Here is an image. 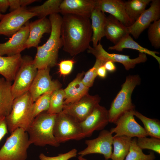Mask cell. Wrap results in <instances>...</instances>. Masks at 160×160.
<instances>
[{
    "mask_svg": "<svg viewBox=\"0 0 160 160\" xmlns=\"http://www.w3.org/2000/svg\"><path fill=\"white\" fill-rule=\"evenodd\" d=\"M95 8L109 13L128 27L133 22L127 15L124 1L121 0H95Z\"/></svg>",
    "mask_w": 160,
    "mask_h": 160,
    "instance_id": "18",
    "label": "cell"
},
{
    "mask_svg": "<svg viewBox=\"0 0 160 160\" xmlns=\"http://www.w3.org/2000/svg\"><path fill=\"white\" fill-rule=\"evenodd\" d=\"M134 110L125 112L117 120L115 123L116 127L110 131L112 134H115L114 136H125L132 138L148 136L144 128L135 119Z\"/></svg>",
    "mask_w": 160,
    "mask_h": 160,
    "instance_id": "10",
    "label": "cell"
},
{
    "mask_svg": "<svg viewBox=\"0 0 160 160\" xmlns=\"http://www.w3.org/2000/svg\"><path fill=\"white\" fill-rule=\"evenodd\" d=\"M77 155V150L74 148L66 153L59 154L57 156L53 157L47 156L43 153H41L39 156V158L40 160H68L76 157Z\"/></svg>",
    "mask_w": 160,
    "mask_h": 160,
    "instance_id": "37",
    "label": "cell"
},
{
    "mask_svg": "<svg viewBox=\"0 0 160 160\" xmlns=\"http://www.w3.org/2000/svg\"><path fill=\"white\" fill-rule=\"evenodd\" d=\"M74 61L72 60L61 61L59 64L60 75H66L69 74L72 69Z\"/></svg>",
    "mask_w": 160,
    "mask_h": 160,
    "instance_id": "38",
    "label": "cell"
},
{
    "mask_svg": "<svg viewBox=\"0 0 160 160\" xmlns=\"http://www.w3.org/2000/svg\"><path fill=\"white\" fill-rule=\"evenodd\" d=\"M51 25L50 36L46 42L38 46L33 60L38 70L51 68L56 64L59 49L62 47L61 28L62 17L59 13L49 16Z\"/></svg>",
    "mask_w": 160,
    "mask_h": 160,
    "instance_id": "2",
    "label": "cell"
},
{
    "mask_svg": "<svg viewBox=\"0 0 160 160\" xmlns=\"http://www.w3.org/2000/svg\"><path fill=\"white\" fill-rule=\"evenodd\" d=\"M97 95H86L77 101L64 105L63 112L75 119L79 123L84 121L92 113L100 102Z\"/></svg>",
    "mask_w": 160,
    "mask_h": 160,
    "instance_id": "11",
    "label": "cell"
},
{
    "mask_svg": "<svg viewBox=\"0 0 160 160\" xmlns=\"http://www.w3.org/2000/svg\"><path fill=\"white\" fill-rule=\"evenodd\" d=\"M148 39L151 45L156 49L160 47V19L154 21L148 28Z\"/></svg>",
    "mask_w": 160,
    "mask_h": 160,
    "instance_id": "34",
    "label": "cell"
},
{
    "mask_svg": "<svg viewBox=\"0 0 160 160\" xmlns=\"http://www.w3.org/2000/svg\"><path fill=\"white\" fill-rule=\"evenodd\" d=\"M87 51L89 53L93 55L96 58L106 62L111 61L114 63H121L127 71L134 68L137 64L145 62L147 60L146 54L143 53H139L138 57L134 59L130 58L129 55L109 53L104 49L100 42L95 47L90 46Z\"/></svg>",
    "mask_w": 160,
    "mask_h": 160,
    "instance_id": "13",
    "label": "cell"
},
{
    "mask_svg": "<svg viewBox=\"0 0 160 160\" xmlns=\"http://www.w3.org/2000/svg\"><path fill=\"white\" fill-rule=\"evenodd\" d=\"M56 115L49 113L46 111L34 118L27 131L31 144L41 147L47 145L55 147L60 146L53 133Z\"/></svg>",
    "mask_w": 160,
    "mask_h": 160,
    "instance_id": "3",
    "label": "cell"
},
{
    "mask_svg": "<svg viewBox=\"0 0 160 160\" xmlns=\"http://www.w3.org/2000/svg\"><path fill=\"white\" fill-rule=\"evenodd\" d=\"M113 138L110 131L102 130L96 138L85 141L87 147L77 153V155L83 157L89 154L99 153L103 155L105 160H108L111 158L112 153Z\"/></svg>",
    "mask_w": 160,
    "mask_h": 160,
    "instance_id": "12",
    "label": "cell"
},
{
    "mask_svg": "<svg viewBox=\"0 0 160 160\" xmlns=\"http://www.w3.org/2000/svg\"><path fill=\"white\" fill-rule=\"evenodd\" d=\"M109 123L108 110L99 104L80 123L85 137L91 136L95 131L102 130Z\"/></svg>",
    "mask_w": 160,
    "mask_h": 160,
    "instance_id": "16",
    "label": "cell"
},
{
    "mask_svg": "<svg viewBox=\"0 0 160 160\" xmlns=\"http://www.w3.org/2000/svg\"><path fill=\"white\" fill-rule=\"evenodd\" d=\"M8 131L5 117L0 116V141L8 133Z\"/></svg>",
    "mask_w": 160,
    "mask_h": 160,
    "instance_id": "39",
    "label": "cell"
},
{
    "mask_svg": "<svg viewBox=\"0 0 160 160\" xmlns=\"http://www.w3.org/2000/svg\"><path fill=\"white\" fill-rule=\"evenodd\" d=\"M92 22L91 27L92 31V41L93 47H95L102 38L105 36V27L106 16L100 10L94 8L90 17Z\"/></svg>",
    "mask_w": 160,
    "mask_h": 160,
    "instance_id": "24",
    "label": "cell"
},
{
    "mask_svg": "<svg viewBox=\"0 0 160 160\" xmlns=\"http://www.w3.org/2000/svg\"><path fill=\"white\" fill-rule=\"evenodd\" d=\"M9 7L8 0H0V11L1 13L5 12Z\"/></svg>",
    "mask_w": 160,
    "mask_h": 160,
    "instance_id": "42",
    "label": "cell"
},
{
    "mask_svg": "<svg viewBox=\"0 0 160 160\" xmlns=\"http://www.w3.org/2000/svg\"><path fill=\"white\" fill-rule=\"evenodd\" d=\"M36 0H20L21 7H26L28 5L37 1Z\"/></svg>",
    "mask_w": 160,
    "mask_h": 160,
    "instance_id": "44",
    "label": "cell"
},
{
    "mask_svg": "<svg viewBox=\"0 0 160 160\" xmlns=\"http://www.w3.org/2000/svg\"><path fill=\"white\" fill-rule=\"evenodd\" d=\"M104 66L107 71L110 72L115 71L116 69L114 63L111 61H106Z\"/></svg>",
    "mask_w": 160,
    "mask_h": 160,
    "instance_id": "41",
    "label": "cell"
},
{
    "mask_svg": "<svg viewBox=\"0 0 160 160\" xmlns=\"http://www.w3.org/2000/svg\"><path fill=\"white\" fill-rule=\"evenodd\" d=\"M95 5V0H64L60 5V12L90 18Z\"/></svg>",
    "mask_w": 160,
    "mask_h": 160,
    "instance_id": "19",
    "label": "cell"
},
{
    "mask_svg": "<svg viewBox=\"0 0 160 160\" xmlns=\"http://www.w3.org/2000/svg\"><path fill=\"white\" fill-rule=\"evenodd\" d=\"M85 73L84 71L78 73L76 77L64 89V105L76 102L88 93L89 88L84 85L82 81Z\"/></svg>",
    "mask_w": 160,
    "mask_h": 160,
    "instance_id": "21",
    "label": "cell"
},
{
    "mask_svg": "<svg viewBox=\"0 0 160 160\" xmlns=\"http://www.w3.org/2000/svg\"><path fill=\"white\" fill-rule=\"evenodd\" d=\"M151 0H132L124 1L126 13L133 23L145 9Z\"/></svg>",
    "mask_w": 160,
    "mask_h": 160,
    "instance_id": "29",
    "label": "cell"
},
{
    "mask_svg": "<svg viewBox=\"0 0 160 160\" xmlns=\"http://www.w3.org/2000/svg\"><path fill=\"white\" fill-rule=\"evenodd\" d=\"M124 49H130L136 50L139 53H143L150 55L155 58L160 65V57L156 54L159 52L155 51L150 50L139 45L130 36H127L119 42L113 46L109 47L108 49L115 50L118 52H122Z\"/></svg>",
    "mask_w": 160,
    "mask_h": 160,
    "instance_id": "26",
    "label": "cell"
},
{
    "mask_svg": "<svg viewBox=\"0 0 160 160\" xmlns=\"http://www.w3.org/2000/svg\"><path fill=\"white\" fill-rule=\"evenodd\" d=\"M132 139L125 136H113L112 160H124L129 152Z\"/></svg>",
    "mask_w": 160,
    "mask_h": 160,
    "instance_id": "27",
    "label": "cell"
},
{
    "mask_svg": "<svg viewBox=\"0 0 160 160\" xmlns=\"http://www.w3.org/2000/svg\"><path fill=\"white\" fill-rule=\"evenodd\" d=\"M21 55L11 56H0V74L10 82L14 81L22 60Z\"/></svg>",
    "mask_w": 160,
    "mask_h": 160,
    "instance_id": "23",
    "label": "cell"
},
{
    "mask_svg": "<svg viewBox=\"0 0 160 160\" xmlns=\"http://www.w3.org/2000/svg\"><path fill=\"white\" fill-rule=\"evenodd\" d=\"M31 145L27 131L17 129L11 133L0 149V160H26Z\"/></svg>",
    "mask_w": 160,
    "mask_h": 160,
    "instance_id": "6",
    "label": "cell"
},
{
    "mask_svg": "<svg viewBox=\"0 0 160 160\" xmlns=\"http://www.w3.org/2000/svg\"><path fill=\"white\" fill-rule=\"evenodd\" d=\"M62 0H48L40 5L30 7L27 8L31 12L35 13L39 19L46 17L48 15L60 12V5Z\"/></svg>",
    "mask_w": 160,
    "mask_h": 160,
    "instance_id": "28",
    "label": "cell"
},
{
    "mask_svg": "<svg viewBox=\"0 0 160 160\" xmlns=\"http://www.w3.org/2000/svg\"><path fill=\"white\" fill-rule=\"evenodd\" d=\"M150 7L145 9L130 26L127 27L129 34L137 39L152 22L160 19V0H152Z\"/></svg>",
    "mask_w": 160,
    "mask_h": 160,
    "instance_id": "15",
    "label": "cell"
},
{
    "mask_svg": "<svg viewBox=\"0 0 160 160\" xmlns=\"http://www.w3.org/2000/svg\"><path fill=\"white\" fill-rule=\"evenodd\" d=\"M53 92H49L42 95L34 102L33 115L35 118L40 113L47 111L49 108L50 98Z\"/></svg>",
    "mask_w": 160,
    "mask_h": 160,
    "instance_id": "33",
    "label": "cell"
},
{
    "mask_svg": "<svg viewBox=\"0 0 160 160\" xmlns=\"http://www.w3.org/2000/svg\"><path fill=\"white\" fill-rule=\"evenodd\" d=\"M141 79L138 75L127 76L121 89L112 102L108 111L109 123L115 124L117 120L125 112L135 110L131 95L135 87L140 85Z\"/></svg>",
    "mask_w": 160,
    "mask_h": 160,
    "instance_id": "5",
    "label": "cell"
},
{
    "mask_svg": "<svg viewBox=\"0 0 160 160\" xmlns=\"http://www.w3.org/2000/svg\"><path fill=\"white\" fill-rule=\"evenodd\" d=\"M137 144L142 149L151 150L160 154V139L146 137L137 138Z\"/></svg>",
    "mask_w": 160,
    "mask_h": 160,
    "instance_id": "36",
    "label": "cell"
},
{
    "mask_svg": "<svg viewBox=\"0 0 160 160\" xmlns=\"http://www.w3.org/2000/svg\"><path fill=\"white\" fill-rule=\"evenodd\" d=\"M107 70L104 65L100 67L97 71V75L101 78H105L106 76Z\"/></svg>",
    "mask_w": 160,
    "mask_h": 160,
    "instance_id": "43",
    "label": "cell"
},
{
    "mask_svg": "<svg viewBox=\"0 0 160 160\" xmlns=\"http://www.w3.org/2000/svg\"><path fill=\"white\" fill-rule=\"evenodd\" d=\"M134 116L140 119L143 123L146 132L151 137L160 139V121L156 119H151L134 110Z\"/></svg>",
    "mask_w": 160,
    "mask_h": 160,
    "instance_id": "30",
    "label": "cell"
},
{
    "mask_svg": "<svg viewBox=\"0 0 160 160\" xmlns=\"http://www.w3.org/2000/svg\"><path fill=\"white\" fill-rule=\"evenodd\" d=\"M29 35L25 44V49L38 46L43 34L50 33L51 30L50 21L46 17L28 23Z\"/></svg>",
    "mask_w": 160,
    "mask_h": 160,
    "instance_id": "20",
    "label": "cell"
},
{
    "mask_svg": "<svg viewBox=\"0 0 160 160\" xmlns=\"http://www.w3.org/2000/svg\"><path fill=\"white\" fill-rule=\"evenodd\" d=\"M26 7L18 9L4 15L0 21V35L12 36L20 30L28 20L36 16Z\"/></svg>",
    "mask_w": 160,
    "mask_h": 160,
    "instance_id": "9",
    "label": "cell"
},
{
    "mask_svg": "<svg viewBox=\"0 0 160 160\" xmlns=\"http://www.w3.org/2000/svg\"><path fill=\"white\" fill-rule=\"evenodd\" d=\"M11 82L0 78V116L6 117L11 112L14 98L12 91Z\"/></svg>",
    "mask_w": 160,
    "mask_h": 160,
    "instance_id": "25",
    "label": "cell"
},
{
    "mask_svg": "<svg viewBox=\"0 0 160 160\" xmlns=\"http://www.w3.org/2000/svg\"><path fill=\"white\" fill-rule=\"evenodd\" d=\"M61 38L63 50L71 56L88 49L92 31L89 18L76 15L62 14Z\"/></svg>",
    "mask_w": 160,
    "mask_h": 160,
    "instance_id": "1",
    "label": "cell"
},
{
    "mask_svg": "<svg viewBox=\"0 0 160 160\" xmlns=\"http://www.w3.org/2000/svg\"><path fill=\"white\" fill-rule=\"evenodd\" d=\"M4 15H3L2 14L1 12L0 11V21L2 19V17L4 16Z\"/></svg>",
    "mask_w": 160,
    "mask_h": 160,
    "instance_id": "46",
    "label": "cell"
},
{
    "mask_svg": "<svg viewBox=\"0 0 160 160\" xmlns=\"http://www.w3.org/2000/svg\"><path fill=\"white\" fill-rule=\"evenodd\" d=\"M78 158L79 160H87L83 157L80 156H79Z\"/></svg>",
    "mask_w": 160,
    "mask_h": 160,
    "instance_id": "45",
    "label": "cell"
},
{
    "mask_svg": "<svg viewBox=\"0 0 160 160\" xmlns=\"http://www.w3.org/2000/svg\"><path fill=\"white\" fill-rule=\"evenodd\" d=\"M8 1L10 12L17 10L21 7L20 0H8Z\"/></svg>",
    "mask_w": 160,
    "mask_h": 160,
    "instance_id": "40",
    "label": "cell"
},
{
    "mask_svg": "<svg viewBox=\"0 0 160 160\" xmlns=\"http://www.w3.org/2000/svg\"><path fill=\"white\" fill-rule=\"evenodd\" d=\"M53 133L60 144L70 140H78L85 137L80 123L72 116L63 111L56 115Z\"/></svg>",
    "mask_w": 160,
    "mask_h": 160,
    "instance_id": "7",
    "label": "cell"
},
{
    "mask_svg": "<svg viewBox=\"0 0 160 160\" xmlns=\"http://www.w3.org/2000/svg\"><path fill=\"white\" fill-rule=\"evenodd\" d=\"M38 70L31 57L27 55L22 57L20 66L11 86L14 99L29 91Z\"/></svg>",
    "mask_w": 160,
    "mask_h": 160,
    "instance_id": "8",
    "label": "cell"
},
{
    "mask_svg": "<svg viewBox=\"0 0 160 160\" xmlns=\"http://www.w3.org/2000/svg\"><path fill=\"white\" fill-rule=\"evenodd\" d=\"M50 70L49 68L38 70L28 91L33 102L45 93L60 88L61 84L58 81L52 80Z\"/></svg>",
    "mask_w": 160,
    "mask_h": 160,
    "instance_id": "14",
    "label": "cell"
},
{
    "mask_svg": "<svg viewBox=\"0 0 160 160\" xmlns=\"http://www.w3.org/2000/svg\"><path fill=\"white\" fill-rule=\"evenodd\" d=\"M105 36L116 45L129 35L127 27L113 16L106 17Z\"/></svg>",
    "mask_w": 160,
    "mask_h": 160,
    "instance_id": "22",
    "label": "cell"
},
{
    "mask_svg": "<svg viewBox=\"0 0 160 160\" xmlns=\"http://www.w3.org/2000/svg\"><path fill=\"white\" fill-rule=\"evenodd\" d=\"M27 23L8 41L0 43V56H11L20 54L25 49V45L29 33L28 23Z\"/></svg>",
    "mask_w": 160,
    "mask_h": 160,
    "instance_id": "17",
    "label": "cell"
},
{
    "mask_svg": "<svg viewBox=\"0 0 160 160\" xmlns=\"http://www.w3.org/2000/svg\"><path fill=\"white\" fill-rule=\"evenodd\" d=\"M33 103L28 92L14 99L11 111L5 117L8 130L10 133L19 128L27 131L35 118Z\"/></svg>",
    "mask_w": 160,
    "mask_h": 160,
    "instance_id": "4",
    "label": "cell"
},
{
    "mask_svg": "<svg viewBox=\"0 0 160 160\" xmlns=\"http://www.w3.org/2000/svg\"><path fill=\"white\" fill-rule=\"evenodd\" d=\"M64 97V89L60 88L53 91L50 97L49 108L47 112L50 114H56L62 112Z\"/></svg>",
    "mask_w": 160,
    "mask_h": 160,
    "instance_id": "31",
    "label": "cell"
},
{
    "mask_svg": "<svg viewBox=\"0 0 160 160\" xmlns=\"http://www.w3.org/2000/svg\"><path fill=\"white\" fill-rule=\"evenodd\" d=\"M137 140L136 137L132 139L125 160H154L155 159L154 153L151 152L148 155L144 153L142 149L137 145Z\"/></svg>",
    "mask_w": 160,
    "mask_h": 160,
    "instance_id": "32",
    "label": "cell"
},
{
    "mask_svg": "<svg viewBox=\"0 0 160 160\" xmlns=\"http://www.w3.org/2000/svg\"><path fill=\"white\" fill-rule=\"evenodd\" d=\"M105 62L103 60L96 58L93 67L85 73L82 79V81L84 85L89 88L93 86L95 80L97 76L98 69L100 67L103 65Z\"/></svg>",
    "mask_w": 160,
    "mask_h": 160,
    "instance_id": "35",
    "label": "cell"
}]
</instances>
